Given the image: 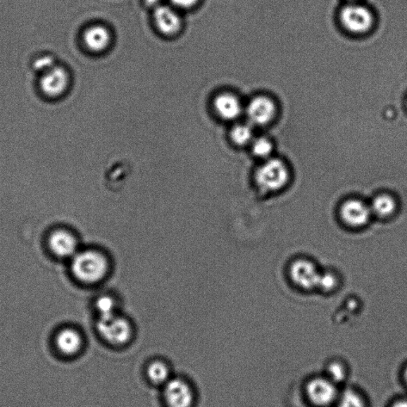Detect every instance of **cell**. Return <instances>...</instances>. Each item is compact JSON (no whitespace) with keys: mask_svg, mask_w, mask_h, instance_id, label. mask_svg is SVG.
Returning <instances> with one entry per match:
<instances>
[{"mask_svg":"<svg viewBox=\"0 0 407 407\" xmlns=\"http://www.w3.org/2000/svg\"><path fill=\"white\" fill-rule=\"evenodd\" d=\"M73 274L84 284L96 285L107 279L112 271L110 257L102 251H77L72 258Z\"/></svg>","mask_w":407,"mask_h":407,"instance_id":"obj_1","label":"cell"},{"mask_svg":"<svg viewBox=\"0 0 407 407\" xmlns=\"http://www.w3.org/2000/svg\"><path fill=\"white\" fill-rule=\"evenodd\" d=\"M231 137L234 143L244 146L253 141V132L249 125H239L232 129Z\"/></svg>","mask_w":407,"mask_h":407,"instance_id":"obj_21","label":"cell"},{"mask_svg":"<svg viewBox=\"0 0 407 407\" xmlns=\"http://www.w3.org/2000/svg\"><path fill=\"white\" fill-rule=\"evenodd\" d=\"M197 1H199V0H171L173 4L181 8H192Z\"/></svg>","mask_w":407,"mask_h":407,"instance_id":"obj_25","label":"cell"},{"mask_svg":"<svg viewBox=\"0 0 407 407\" xmlns=\"http://www.w3.org/2000/svg\"><path fill=\"white\" fill-rule=\"evenodd\" d=\"M306 394L311 403L326 407L337 402L339 397L336 384L329 378H314L306 386Z\"/></svg>","mask_w":407,"mask_h":407,"instance_id":"obj_6","label":"cell"},{"mask_svg":"<svg viewBox=\"0 0 407 407\" xmlns=\"http://www.w3.org/2000/svg\"><path fill=\"white\" fill-rule=\"evenodd\" d=\"M96 329L104 341L111 344H125L131 340L133 329L130 320L119 313L114 315L98 318Z\"/></svg>","mask_w":407,"mask_h":407,"instance_id":"obj_4","label":"cell"},{"mask_svg":"<svg viewBox=\"0 0 407 407\" xmlns=\"http://www.w3.org/2000/svg\"><path fill=\"white\" fill-rule=\"evenodd\" d=\"M145 1L147 4L156 5L160 1V0H145Z\"/></svg>","mask_w":407,"mask_h":407,"instance_id":"obj_27","label":"cell"},{"mask_svg":"<svg viewBox=\"0 0 407 407\" xmlns=\"http://www.w3.org/2000/svg\"><path fill=\"white\" fill-rule=\"evenodd\" d=\"M252 152L257 158L268 159L273 152V144L267 138L256 139L252 141Z\"/></svg>","mask_w":407,"mask_h":407,"instance_id":"obj_22","label":"cell"},{"mask_svg":"<svg viewBox=\"0 0 407 407\" xmlns=\"http://www.w3.org/2000/svg\"><path fill=\"white\" fill-rule=\"evenodd\" d=\"M215 111L222 118L227 120H235L242 114V106L238 98L232 94H221L214 101Z\"/></svg>","mask_w":407,"mask_h":407,"instance_id":"obj_15","label":"cell"},{"mask_svg":"<svg viewBox=\"0 0 407 407\" xmlns=\"http://www.w3.org/2000/svg\"><path fill=\"white\" fill-rule=\"evenodd\" d=\"M147 375L152 383L157 385H165L170 380L169 368L159 361L150 363L147 368Z\"/></svg>","mask_w":407,"mask_h":407,"instance_id":"obj_18","label":"cell"},{"mask_svg":"<svg viewBox=\"0 0 407 407\" xmlns=\"http://www.w3.org/2000/svg\"><path fill=\"white\" fill-rule=\"evenodd\" d=\"M58 64H59V61L55 55L51 53H44L38 55L32 61V68L37 75L39 76L52 70Z\"/></svg>","mask_w":407,"mask_h":407,"instance_id":"obj_19","label":"cell"},{"mask_svg":"<svg viewBox=\"0 0 407 407\" xmlns=\"http://www.w3.org/2000/svg\"><path fill=\"white\" fill-rule=\"evenodd\" d=\"M163 396L169 407H192L194 404L192 388L180 378L170 379L164 385Z\"/></svg>","mask_w":407,"mask_h":407,"instance_id":"obj_7","label":"cell"},{"mask_svg":"<svg viewBox=\"0 0 407 407\" xmlns=\"http://www.w3.org/2000/svg\"><path fill=\"white\" fill-rule=\"evenodd\" d=\"M404 380L406 381V383L407 384V366L406 367L405 370H404Z\"/></svg>","mask_w":407,"mask_h":407,"instance_id":"obj_28","label":"cell"},{"mask_svg":"<svg viewBox=\"0 0 407 407\" xmlns=\"http://www.w3.org/2000/svg\"><path fill=\"white\" fill-rule=\"evenodd\" d=\"M119 302L113 294H103L98 296L95 301V308L98 318L114 315L118 313Z\"/></svg>","mask_w":407,"mask_h":407,"instance_id":"obj_17","label":"cell"},{"mask_svg":"<svg viewBox=\"0 0 407 407\" xmlns=\"http://www.w3.org/2000/svg\"><path fill=\"white\" fill-rule=\"evenodd\" d=\"M396 202L388 194H380L375 196L372 202L371 211L376 217L387 218L391 217L396 211Z\"/></svg>","mask_w":407,"mask_h":407,"instance_id":"obj_16","label":"cell"},{"mask_svg":"<svg viewBox=\"0 0 407 407\" xmlns=\"http://www.w3.org/2000/svg\"><path fill=\"white\" fill-rule=\"evenodd\" d=\"M277 108L273 99L266 96H258L252 99L246 108V115L252 125L264 126L273 122Z\"/></svg>","mask_w":407,"mask_h":407,"instance_id":"obj_8","label":"cell"},{"mask_svg":"<svg viewBox=\"0 0 407 407\" xmlns=\"http://www.w3.org/2000/svg\"><path fill=\"white\" fill-rule=\"evenodd\" d=\"M287 164L279 158H268L256 170L255 180L263 192L274 193L285 188L289 181Z\"/></svg>","mask_w":407,"mask_h":407,"instance_id":"obj_3","label":"cell"},{"mask_svg":"<svg viewBox=\"0 0 407 407\" xmlns=\"http://www.w3.org/2000/svg\"><path fill=\"white\" fill-rule=\"evenodd\" d=\"M289 275L296 285L304 289H312L318 287L320 273L312 262L299 260L292 265Z\"/></svg>","mask_w":407,"mask_h":407,"instance_id":"obj_9","label":"cell"},{"mask_svg":"<svg viewBox=\"0 0 407 407\" xmlns=\"http://www.w3.org/2000/svg\"><path fill=\"white\" fill-rule=\"evenodd\" d=\"M82 344V337L75 330L65 329L61 330L56 337V345L58 350L66 356H73L78 353Z\"/></svg>","mask_w":407,"mask_h":407,"instance_id":"obj_14","label":"cell"},{"mask_svg":"<svg viewBox=\"0 0 407 407\" xmlns=\"http://www.w3.org/2000/svg\"><path fill=\"white\" fill-rule=\"evenodd\" d=\"M338 407H366L365 399L354 390H345L337 399Z\"/></svg>","mask_w":407,"mask_h":407,"instance_id":"obj_20","label":"cell"},{"mask_svg":"<svg viewBox=\"0 0 407 407\" xmlns=\"http://www.w3.org/2000/svg\"><path fill=\"white\" fill-rule=\"evenodd\" d=\"M110 39L108 30L100 25H95L86 29L82 35L84 46L94 53L104 51L108 46Z\"/></svg>","mask_w":407,"mask_h":407,"instance_id":"obj_12","label":"cell"},{"mask_svg":"<svg viewBox=\"0 0 407 407\" xmlns=\"http://www.w3.org/2000/svg\"><path fill=\"white\" fill-rule=\"evenodd\" d=\"M372 215L371 208L361 200H348L341 207L342 219L345 224L353 227L365 226Z\"/></svg>","mask_w":407,"mask_h":407,"instance_id":"obj_10","label":"cell"},{"mask_svg":"<svg viewBox=\"0 0 407 407\" xmlns=\"http://www.w3.org/2000/svg\"><path fill=\"white\" fill-rule=\"evenodd\" d=\"M392 407H407V400L406 399H401L396 401Z\"/></svg>","mask_w":407,"mask_h":407,"instance_id":"obj_26","label":"cell"},{"mask_svg":"<svg viewBox=\"0 0 407 407\" xmlns=\"http://www.w3.org/2000/svg\"><path fill=\"white\" fill-rule=\"evenodd\" d=\"M49 244L54 254L59 257L73 258L78 251L76 238L63 230L54 232L49 237Z\"/></svg>","mask_w":407,"mask_h":407,"instance_id":"obj_11","label":"cell"},{"mask_svg":"<svg viewBox=\"0 0 407 407\" xmlns=\"http://www.w3.org/2000/svg\"><path fill=\"white\" fill-rule=\"evenodd\" d=\"M327 373L329 375L328 378L334 384H337L339 382L341 383L346 377V368L341 363L332 362L327 368Z\"/></svg>","mask_w":407,"mask_h":407,"instance_id":"obj_23","label":"cell"},{"mask_svg":"<svg viewBox=\"0 0 407 407\" xmlns=\"http://www.w3.org/2000/svg\"><path fill=\"white\" fill-rule=\"evenodd\" d=\"M155 20L160 32L166 35H175L181 28V20L176 12L165 6L158 7L155 11Z\"/></svg>","mask_w":407,"mask_h":407,"instance_id":"obj_13","label":"cell"},{"mask_svg":"<svg viewBox=\"0 0 407 407\" xmlns=\"http://www.w3.org/2000/svg\"><path fill=\"white\" fill-rule=\"evenodd\" d=\"M71 84L72 74L69 68L60 63L38 78L39 94L49 101L63 100Z\"/></svg>","mask_w":407,"mask_h":407,"instance_id":"obj_2","label":"cell"},{"mask_svg":"<svg viewBox=\"0 0 407 407\" xmlns=\"http://www.w3.org/2000/svg\"><path fill=\"white\" fill-rule=\"evenodd\" d=\"M340 20L347 32L353 35H365L372 30L374 16L365 6L350 4L341 11Z\"/></svg>","mask_w":407,"mask_h":407,"instance_id":"obj_5","label":"cell"},{"mask_svg":"<svg viewBox=\"0 0 407 407\" xmlns=\"http://www.w3.org/2000/svg\"><path fill=\"white\" fill-rule=\"evenodd\" d=\"M337 285V277L331 273L320 274L318 287L324 292L332 291Z\"/></svg>","mask_w":407,"mask_h":407,"instance_id":"obj_24","label":"cell"}]
</instances>
